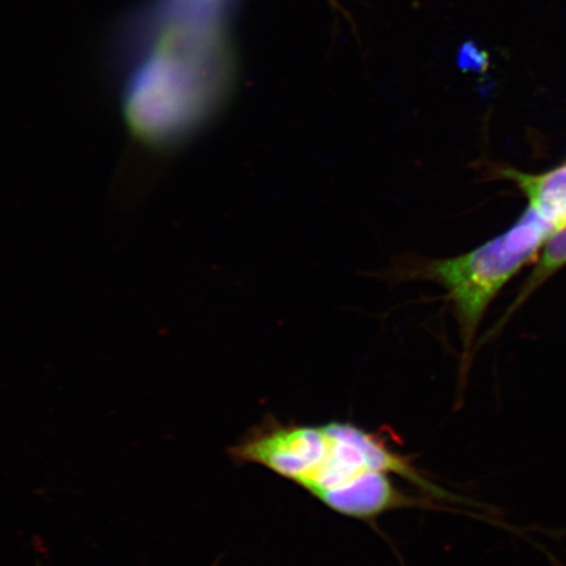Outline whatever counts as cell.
I'll return each instance as SVG.
<instances>
[{
  "label": "cell",
  "mask_w": 566,
  "mask_h": 566,
  "mask_svg": "<svg viewBox=\"0 0 566 566\" xmlns=\"http://www.w3.org/2000/svg\"><path fill=\"white\" fill-rule=\"evenodd\" d=\"M235 462L258 464L293 481L331 511L374 522L407 505L402 478L437 499L464 502L431 483L387 438L352 422L282 424L266 421L232 446Z\"/></svg>",
  "instance_id": "obj_1"
},
{
  "label": "cell",
  "mask_w": 566,
  "mask_h": 566,
  "mask_svg": "<svg viewBox=\"0 0 566 566\" xmlns=\"http://www.w3.org/2000/svg\"><path fill=\"white\" fill-rule=\"evenodd\" d=\"M187 41L188 33H167L126 90V125L140 144L157 150L192 138L224 94L222 76L212 74Z\"/></svg>",
  "instance_id": "obj_2"
},
{
  "label": "cell",
  "mask_w": 566,
  "mask_h": 566,
  "mask_svg": "<svg viewBox=\"0 0 566 566\" xmlns=\"http://www.w3.org/2000/svg\"><path fill=\"white\" fill-rule=\"evenodd\" d=\"M554 229V224L527 208L511 229L469 253L441 260L407 254L384 273L391 282L437 283L448 294L463 345L460 389L464 388L473 342L486 310L506 283L537 256Z\"/></svg>",
  "instance_id": "obj_3"
},
{
  "label": "cell",
  "mask_w": 566,
  "mask_h": 566,
  "mask_svg": "<svg viewBox=\"0 0 566 566\" xmlns=\"http://www.w3.org/2000/svg\"><path fill=\"white\" fill-rule=\"evenodd\" d=\"M527 197L528 208L544 221L560 224L566 221V166L541 175H530L509 168L502 171Z\"/></svg>",
  "instance_id": "obj_4"
},
{
  "label": "cell",
  "mask_w": 566,
  "mask_h": 566,
  "mask_svg": "<svg viewBox=\"0 0 566 566\" xmlns=\"http://www.w3.org/2000/svg\"><path fill=\"white\" fill-rule=\"evenodd\" d=\"M536 265L528 275L525 285L521 289L518 296L507 316L525 303L531 294L536 292L543 283H546L552 275L566 265V221L557 224L541 248L536 256Z\"/></svg>",
  "instance_id": "obj_5"
}]
</instances>
